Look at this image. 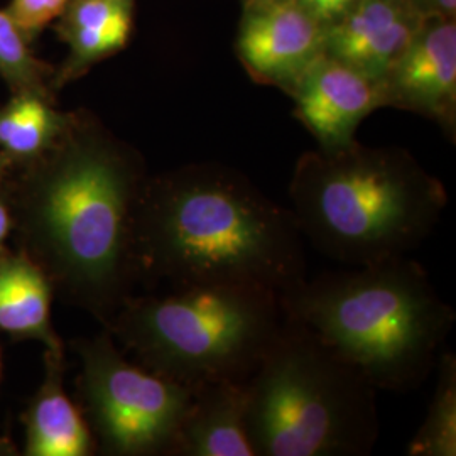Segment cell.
I'll use <instances>...</instances> for the list:
<instances>
[{"label": "cell", "mask_w": 456, "mask_h": 456, "mask_svg": "<svg viewBox=\"0 0 456 456\" xmlns=\"http://www.w3.org/2000/svg\"><path fill=\"white\" fill-rule=\"evenodd\" d=\"M244 2H250V0H244Z\"/></svg>", "instance_id": "24"}, {"label": "cell", "mask_w": 456, "mask_h": 456, "mask_svg": "<svg viewBox=\"0 0 456 456\" xmlns=\"http://www.w3.org/2000/svg\"><path fill=\"white\" fill-rule=\"evenodd\" d=\"M90 431L109 455H171L196 387L131 363L109 335L78 345Z\"/></svg>", "instance_id": "7"}, {"label": "cell", "mask_w": 456, "mask_h": 456, "mask_svg": "<svg viewBox=\"0 0 456 456\" xmlns=\"http://www.w3.org/2000/svg\"><path fill=\"white\" fill-rule=\"evenodd\" d=\"M71 112H61L54 98L12 94L0 107V154L7 163L28 164L53 146L68 126Z\"/></svg>", "instance_id": "16"}, {"label": "cell", "mask_w": 456, "mask_h": 456, "mask_svg": "<svg viewBox=\"0 0 456 456\" xmlns=\"http://www.w3.org/2000/svg\"><path fill=\"white\" fill-rule=\"evenodd\" d=\"M286 311L281 294L240 284H196L127 297L109 323L142 367L190 387L245 382Z\"/></svg>", "instance_id": "6"}, {"label": "cell", "mask_w": 456, "mask_h": 456, "mask_svg": "<svg viewBox=\"0 0 456 456\" xmlns=\"http://www.w3.org/2000/svg\"><path fill=\"white\" fill-rule=\"evenodd\" d=\"M305 239L244 173L193 163L147 178L134 227L137 279L240 284L284 294L308 276Z\"/></svg>", "instance_id": "2"}, {"label": "cell", "mask_w": 456, "mask_h": 456, "mask_svg": "<svg viewBox=\"0 0 456 456\" xmlns=\"http://www.w3.org/2000/svg\"><path fill=\"white\" fill-rule=\"evenodd\" d=\"M5 164H9V163H7V161H5V158H4V156H2V154H0V178H2V171H4V167H5Z\"/></svg>", "instance_id": "23"}, {"label": "cell", "mask_w": 456, "mask_h": 456, "mask_svg": "<svg viewBox=\"0 0 456 456\" xmlns=\"http://www.w3.org/2000/svg\"><path fill=\"white\" fill-rule=\"evenodd\" d=\"M326 29L294 0L244 2L237 54L254 82L289 88L325 54Z\"/></svg>", "instance_id": "8"}, {"label": "cell", "mask_w": 456, "mask_h": 456, "mask_svg": "<svg viewBox=\"0 0 456 456\" xmlns=\"http://www.w3.org/2000/svg\"><path fill=\"white\" fill-rule=\"evenodd\" d=\"M281 301L377 391L424 384L456 320L428 271L409 256L306 276Z\"/></svg>", "instance_id": "3"}, {"label": "cell", "mask_w": 456, "mask_h": 456, "mask_svg": "<svg viewBox=\"0 0 456 456\" xmlns=\"http://www.w3.org/2000/svg\"><path fill=\"white\" fill-rule=\"evenodd\" d=\"M28 164L20 196L28 244L66 296L109 325L137 279L141 156L94 115L71 112L60 139Z\"/></svg>", "instance_id": "1"}, {"label": "cell", "mask_w": 456, "mask_h": 456, "mask_svg": "<svg viewBox=\"0 0 456 456\" xmlns=\"http://www.w3.org/2000/svg\"><path fill=\"white\" fill-rule=\"evenodd\" d=\"M426 16L456 17V0H412Z\"/></svg>", "instance_id": "21"}, {"label": "cell", "mask_w": 456, "mask_h": 456, "mask_svg": "<svg viewBox=\"0 0 456 456\" xmlns=\"http://www.w3.org/2000/svg\"><path fill=\"white\" fill-rule=\"evenodd\" d=\"M384 107L436 122L453 141L456 129V17L426 16L408 48L380 78Z\"/></svg>", "instance_id": "9"}, {"label": "cell", "mask_w": 456, "mask_h": 456, "mask_svg": "<svg viewBox=\"0 0 456 456\" xmlns=\"http://www.w3.org/2000/svg\"><path fill=\"white\" fill-rule=\"evenodd\" d=\"M68 0H11L7 12L33 45L41 33L63 14Z\"/></svg>", "instance_id": "19"}, {"label": "cell", "mask_w": 456, "mask_h": 456, "mask_svg": "<svg viewBox=\"0 0 456 456\" xmlns=\"http://www.w3.org/2000/svg\"><path fill=\"white\" fill-rule=\"evenodd\" d=\"M245 386L256 456L369 455L379 438L377 389L288 313Z\"/></svg>", "instance_id": "5"}, {"label": "cell", "mask_w": 456, "mask_h": 456, "mask_svg": "<svg viewBox=\"0 0 456 456\" xmlns=\"http://www.w3.org/2000/svg\"><path fill=\"white\" fill-rule=\"evenodd\" d=\"M436 387L423 424L408 444L409 456L456 455V357L443 352Z\"/></svg>", "instance_id": "17"}, {"label": "cell", "mask_w": 456, "mask_h": 456, "mask_svg": "<svg viewBox=\"0 0 456 456\" xmlns=\"http://www.w3.org/2000/svg\"><path fill=\"white\" fill-rule=\"evenodd\" d=\"M51 289L41 265L24 257H0V328L17 337L37 338L48 350H61L49 322Z\"/></svg>", "instance_id": "15"}, {"label": "cell", "mask_w": 456, "mask_h": 456, "mask_svg": "<svg viewBox=\"0 0 456 456\" xmlns=\"http://www.w3.org/2000/svg\"><path fill=\"white\" fill-rule=\"evenodd\" d=\"M90 426L63 389V352L48 350L46 377L28 416L29 456H86L92 453Z\"/></svg>", "instance_id": "14"}, {"label": "cell", "mask_w": 456, "mask_h": 456, "mask_svg": "<svg viewBox=\"0 0 456 456\" xmlns=\"http://www.w3.org/2000/svg\"><path fill=\"white\" fill-rule=\"evenodd\" d=\"M54 71L34 54L7 9H0V78L11 92L54 98Z\"/></svg>", "instance_id": "18"}, {"label": "cell", "mask_w": 456, "mask_h": 456, "mask_svg": "<svg viewBox=\"0 0 456 456\" xmlns=\"http://www.w3.org/2000/svg\"><path fill=\"white\" fill-rule=\"evenodd\" d=\"M288 191L305 242L350 267L406 257L448 205L443 183L409 151L357 141L305 152Z\"/></svg>", "instance_id": "4"}, {"label": "cell", "mask_w": 456, "mask_h": 456, "mask_svg": "<svg viewBox=\"0 0 456 456\" xmlns=\"http://www.w3.org/2000/svg\"><path fill=\"white\" fill-rule=\"evenodd\" d=\"M9 230H11V215L7 207L0 201V245L4 244L5 237L9 235Z\"/></svg>", "instance_id": "22"}, {"label": "cell", "mask_w": 456, "mask_h": 456, "mask_svg": "<svg viewBox=\"0 0 456 456\" xmlns=\"http://www.w3.org/2000/svg\"><path fill=\"white\" fill-rule=\"evenodd\" d=\"M426 14L412 0H359L325 36V54L380 80Z\"/></svg>", "instance_id": "11"}, {"label": "cell", "mask_w": 456, "mask_h": 456, "mask_svg": "<svg viewBox=\"0 0 456 456\" xmlns=\"http://www.w3.org/2000/svg\"><path fill=\"white\" fill-rule=\"evenodd\" d=\"M134 29V0H68L56 33L68 46L54 71V88L85 75L98 61L127 46Z\"/></svg>", "instance_id": "13"}, {"label": "cell", "mask_w": 456, "mask_h": 456, "mask_svg": "<svg viewBox=\"0 0 456 456\" xmlns=\"http://www.w3.org/2000/svg\"><path fill=\"white\" fill-rule=\"evenodd\" d=\"M294 115L320 149L355 142L362 120L384 107L380 80L330 56H320L289 88Z\"/></svg>", "instance_id": "10"}, {"label": "cell", "mask_w": 456, "mask_h": 456, "mask_svg": "<svg viewBox=\"0 0 456 456\" xmlns=\"http://www.w3.org/2000/svg\"><path fill=\"white\" fill-rule=\"evenodd\" d=\"M245 382L220 380L196 387L171 455L256 456L247 433Z\"/></svg>", "instance_id": "12"}, {"label": "cell", "mask_w": 456, "mask_h": 456, "mask_svg": "<svg viewBox=\"0 0 456 456\" xmlns=\"http://www.w3.org/2000/svg\"><path fill=\"white\" fill-rule=\"evenodd\" d=\"M313 19H316L326 31L338 24L359 0H294Z\"/></svg>", "instance_id": "20"}]
</instances>
